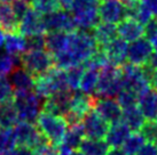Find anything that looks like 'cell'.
I'll return each mask as SVG.
<instances>
[{
    "label": "cell",
    "instance_id": "1",
    "mask_svg": "<svg viewBox=\"0 0 157 155\" xmlns=\"http://www.w3.org/2000/svg\"><path fill=\"white\" fill-rule=\"evenodd\" d=\"M98 48L99 46L91 31L76 30L69 33V45L67 52L69 54L74 66L83 64L90 59Z\"/></svg>",
    "mask_w": 157,
    "mask_h": 155
},
{
    "label": "cell",
    "instance_id": "2",
    "mask_svg": "<svg viewBox=\"0 0 157 155\" xmlns=\"http://www.w3.org/2000/svg\"><path fill=\"white\" fill-rule=\"evenodd\" d=\"M123 89L121 66L105 64L99 72L94 97L96 98H115Z\"/></svg>",
    "mask_w": 157,
    "mask_h": 155
},
{
    "label": "cell",
    "instance_id": "3",
    "mask_svg": "<svg viewBox=\"0 0 157 155\" xmlns=\"http://www.w3.org/2000/svg\"><path fill=\"white\" fill-rule=\"evenodd\" d=\"M44 98H41L33 90L14 92L13 103L16 107L18 119L24 122L35 123L41 112Z\"/></svg>",
    "mask_w": 157,
    "mask_h": 155
},
{
    "label": "cell",
    "instance_id": "4",
    "mask_svg": "<svg viewBox=\"0 0 157 155\" xmlns=\"http://www.w3.org/2000/svg\"><path fill=\"white\" fill-rule=\"evenodd\" d=\"M13 132L16 146L18 147H28L35 151L37 148L51 142L38 129V127L35 125V123L21 121L14 127Z\"/></svg>",
    "mask_w": 157,
    "mask_h": 155
},
{
    "label": "cell",
    "instance_id": "5",
    "mask_svg": "<svg viewBox=\"0 0 157 155\" xmlns=\"http://www.w3.org/2000/svg\"><path fill=\"white\" fill-rule=\"evenodd\" d=\"M36 122L38 129L44 134L52 145H61L64 134L68 129V124L62 116H55L48 113L40 112Z\"/></svg>",
    "mask_w": 157,
    "mask_h": 155
},
{
    "label": "cell",
    "instance_id": "6",
    "mask_svg": "<svg viewBox=\"0 0 157 155\" xmlns=\"http://www.w3.org/2000/svg\"><path fill=\"white\" fill-rule=\"evenodd\" d=\"M20 56L22 66L35 78L47 73L49 70L54 67L53 56L47 50L24 52Z\"/></svg>",
    "mask_w": 157,
    "mask_h": 155
},
{
    "label": "cell",
    "instance_id": "7",
    "mask_svg": "<svg viewBox=\"0 0 157 155\" xmlns=\"http://www.w3.org/2000/svg\"><path fill=\"white\" fill-rule=\"evenodd\" d=\"M41 23L45 32L63 31L67 33H71L78 30L71 13L61 8L52 13L41 15Z\"/></svg>",
    "mask_w": 157,
    "mask_h": 155
},
{
    "label": "cell",
    "instance_id": "8",
    "mask_svg": "<svg viewBox=\"0 0 157 155\" xmlns=\"http://www.w3.org/2000/svg\"><path fill=\"white\" fill-rule=\"evenodd\" d=\"M153 43L150 42L148 39L141 37V38L132 41L127 46L126 62L130 63V64L142 66V65L148 63L151 55H153Z\"/></svg>",
    "mask_w": 157,
    "mask_h": 155
},
{
    "label": "cell",
    "instance_id": "9",
    "mask_svg": "<svg viewBox=\"0 0 157 155\" xmlns=\"http://www.w3.org/2000/svg\"><path fill=\"white\" fill-rule=\"evenodd\" d=\"M82 125L85 137L90 139H103L110 127L109 123L94 110H91L83 116Z\"/></svg>",
    "mask_w": 157,
    "mask_h": 155
},
{
    "label": "cell",
    "instance_id": "10",
    "mask_svg": "<svg viewBox=\"0 0 157 155\" xmlns=\"http://www.w3.org/2000/svg\"><path fill=\"white\" fill-rule=\"evenodd\" d=\"M98 14L100 21L118 24L127 17L126 7L121 0H100Z\"/></svg>",
    "mask_w": 157,
    "mask_h": 155
},
{
    "label": "cell",
    "instance_id": "11",
    "mask_svg": "<svg viewBox=\"0 0 157 155\" xmlns=\"http://www.w3.org/2000/svg\"><path fill=\"white\" fill-rule=\"evenodd\" d=\"M93 110L101 115L109 124L122 120L123 108L115 98H96L94 97Z\"/></svg>",
    "mask_w": 157,
    "mask_h": 155
},
{
    "label": "cell",
    "instance_id": "12",
    "mask_svg": "<svg viewBox=\"0 0 157 155\" xmlns=\"http://www.w3.org/2000/svg\"><path fill=\"white\" fill-rule=\"evenodd\" d=\"M8 83L14 92L33 90L36 78L23 66H17L8 74Z\"/></svg>",
    "mask_w": 157,
    "mask_h": 155
},
{
    "label": "cell",
    "instance_id": "13",
    "mask_svg": "<svg viewBox=\"0 0 157 155\" xmlns=\"http://www.w3.org/2000/svg\"><path fill=\"white\" fill-rule=\"evenodd\" d=\"M17 32L23 37L45 33L41 23V15L31 7L18 23Z\"/></svg>",
    "mask_w": 157,
    "mask_h": 155
},
{
    "label": "cell",
    "instance_id": "14",
    "mask_svg": "<svg viewBox=\"0 0 157 155\" xmlns=\"http://www.w3.org/2000/svg\"><path fill=\"white\" fill-rule=\"evenodd\" d=\"M138 107L147 120H157V90L149 87L138 97Z\"/></svg>",
    "mask_w": 157,
    "mask_h": 155
},
{
    "label": "cell",
    "instance_id": "15",
    "mask_svg": "<svg viewBox=\"0 0 157 155\" xmlns=\"http://www.w3.org/2000/svg\"><path fill=\"white\" fill-rule=\"evenodd\" d=\"M102 48L105 56L109 60V63L116 66H122L124 63H126V52L127 43L122 38H116L109 43H107Z\"/></svg>",
    "mask_w": 157,
    "mask_h": 155
},
{
    "label": "cell",
    "instance_id": "16",
    "mask_svg": "<svg viewBox=\"0 0 157 155\" xmlns=\"http://www.w3.org/2000/svg\"><path fill=\"white\" fill-rule=\"evenodd\" d=\"M116 27H117V34H119V38L131 42L141 38L144 32V25H141L139 22L132 17L124 18L121 23H118Z\"/></svg>",
    "mask_w": 157,
    "mask_h": 155
},
{
    "label": "cell",
    "instance_id": "17",
    "mask_svg": "<svg viewBox=\"0 0 157 155\" xmlns=\"http://www.w3.org/2000/svg\"><path fill=\"white\" fill-rule=\"evenodd\" d=\"M94 105V96L86 95L80 90H74L69 105V112L74 113L77 116L82 117L93 110Z\"/></svg>",
    "mask_w": 157,
    "mask_h": 155
},
{
    "label": "cell",
    "instance_id": "18",
    "mask_svg": "<svg viewBox=\"0 0 157 155\" xmlns=\"http://www.w3.org/2000/svg\"><path fill=\"white\" fill-rule=\"evenodd\" d=\"M45 39H46V50L52 56L66 52L68 49L69 33L67 32H63V31L47 32L45 34Z\"/></svg>",
    "mask_w": 157,
    "mask_h": 155
},
{
    "label": "cell",
    "instance_id": "19",
    "mask_svg": "<svg viewBox=\"0 0 157 155\" xmlns=\"http://www.w3.org/2000/svg\"><path fill=\"white\" fill-rule=\"evenodd\" d=\"M131 134V130L123 121L110 124L108 132L105 135V142L111 147H121L127 137Z\"/></svg>",
    "mask_w": 157,
    "mask_h": 155
},
{
    "label": "cell",
    "instance_id": "20",
    "mask_svg": "<svg viewBox=\"0 0 157 155\" xmlns=\"http://www.w3.org/2000/svg\"><path fill=\"white\" fill-rule=\"evenodd\" d=\"M92 34L95 39L99 47H103L113 39L117 38V27L115 24L105 23V22H99L91 30Z\"/></svg>",
    "mask_w": 157,
    "mask_h": 155
},
{
    "label": "cell",
    "instance_id": "21",
    "mask_svg": "<svg viewBox=\"0 0 157 155\" xmlns=\"http://www.w3.org/2000/svg\"><path fill=\"white\" fill-rule=\"evenodd\" d=\"M18 114L13 103V98L0 104V128L12 129L18 123Z\"/></svg>",
    "mask_w": 157,
    "mask_h": 155
},
{
    "label": "cell",
    "instance_id": "22",
    "mask_svg": "<svg viewBox=\"0 0 157 155\" xmlns=\"http://www.w3.org/2000/svg\"><path fill=\"white\" fill-rule=\"evenodd\" d=\"M0 27L6 33L17 32L18 29V21L12 9V6L2 1H0Z\"/></svg>",
    "mask_w": 157,
    "mask_h": 155
},
{
    "label": "cell",
    "instance_id": "23",
    "mask_svg": "<svg viewBox=\"0 0 157 155\" xmlns=\"http://www.w3.org/2000/svg\"><path fill=\"white\" fill-rule=\"evenodd\" d=\"M84 138H85V135H84L82 123L75 125H68V129L64 134V137H63L61 144L68 147L71 151H75V150L79 148V145L83 142Z\"/></svg>",
    "mask_w": 157,
    "mask_h": 155
},
{
    "label": "cell",
    "instance_id": "24",
    "mask_svg": "<svg viewBox=\"0 0 157 155\" xmlns=\"http://www.w3.org/2000/svg\"><path fill=\"white\" fill-rule=\"evenodd\" d=\"M122 121L130 128L131 131L136 132V131H140L141 127L144 125V117L136 105L133 107L123 108Z\"/></svg>",
    "mask_w": 157,
    "mask_h": 155
},
{
    "label": "cell",
    "instance_id": "25",
    "mask_svg": "<svg viewBox=\"0 0 157 155\" xmlns=\"http://www.w3.org/2000/svg\"><path fill=\"white\" fill-rule=\"evenodd\" d=\"M79 151L85 155H105L109 151V145L102 139L84 138L79 145Z\"/></svg>",
    "mask_w": 157,
    "mask_h": 155
},
{
    "label": "cell",
    "instance_id": "26",
    "mask_svg": "<svg viewBox=\"0 0 157 155\" xmlns=\"http://www.w3.org/2000/svg\"><path fill=\"white\" fill-rule=\"evenodd\" d=\"M99 69H93V67H86L84 72L80 83H79V89L86 95H94L96 85H98V79H99Z\"/></svg>",
    "mask_w": 157,
    "mask_h": 155
},
{
    "label": "cell",
    "instance_id": "27",
    "mask_svg": "<svg viewBox=\"0 0 157 155\" xmlns=\"http://www.w3.org/2000/svg\"><path fill=\"white\" fill-rule=\"evenodd\" d=\"M4 48L10 55H20L25 50V40L24 37L18 32L7 33L5 38Z\"/></svg>",
    "mask_w": 157,
    "mask_h": 155
},
{
    "label": "cell",
    "instance_id": "28",
    "mask_svg": "<svg viewBox=\"0 0 157 155\" xmlns=\"http://www.w3.org/2000/svg\"><path fill=\"white\" fill-rule=\"evenodd\" d=\"M127 17L134 18L135 21H138L141 25H146L151 18H153V14L149 10L140 0L138 4H135L133 7L127 8Z\"/></svg>",
    "mask_w": 157,
    "mask_h": 155
},
{
    "label": "cell",
    "instance_id": "29",
    "mask_svg": "<svg viewBox=\"0 0 157 155\" xmlns=\"http://www.w3.org/2000/svg\"><path fill=\"white\" fill-rule=\"evenodd\" d=\"M144 136L140 134L139 131L130 134V136L127 137V139L123 144V152L125 155H136V153L139 152L141 146L144 144Z\"/></svg>",
    "mask_w": 157,
    "mask_h": 155
},
{
    "label": "cell",
    "instance_id": "30",
    "mask_svg": "<svg viewBox=\"0 0 157 155\" xmlns=\"http://www.w3.org/2000/svg\"><path fill=\"white\" fill-rule=\"evenodd\" d=\"M85 64H78L71 66L67 70V79H68V85L71 90H78L79 89V83L82 80L84 72H85Z\"/></svg>",
    "mask_w": 157,
    "mask_h": 155
},
{
    "label": "cell",
    "instance_id": "31",
    "mask_svg": "<svg viewBox=\"0 0 157 155\" xmlns=\"http://www.w3.org/2000/svg\"><path fill=\"white\" fill-rule=\"evenodd\" d=\"M31 7L35 9L36 12H38L40 15L52 13L54 10L61 8L59 0H35L31 4Z\"/></svg>",
    "mask_w": 157,
    "mask_h": 155
},
{
    "label": "cell",
    "instance_id": "32",
    "mask_svg": "<svg viewBox=\"0 0 157 155\" xmlns=\"http://www.w3.org/2000/svg\"><path fill=\"white\" fill-rule=\"evenodd\" d=\"M16 146L13 129L0 128V153L9 152Z\"/></svg>",
    "mask_w": 157,
    "mask_h": 155
},
{
    "label": "cell",
    "instance_id": "33",
    "mask_svg": "<svg viewBox=\"0 0 157 155\" xmlns=\"http://www.w3.org/2000/svg\"><path fill=\"white\" fill-rule=\"evenodd\" d=\"M25 40V50H46V39L45 33H38V34L28 35L24 38Z\"/></svg>",
    "mask_w": 157,
    "mask_h": 155
},
{
    "label": "cell",
    "instance_id": "34",
    "mask_svg": "<svg viewBox=\"0 0 157 155\" xmlns=\"http://www.w3.org/2000/svg\"><path fill=\"white\" fill-rule=\"evenodd\" d=\"M117 97L118 104L121 105L122 108H128V107H133V106H136L138 105V97L139 96L136 95L135 92H133L132 90H128V89H122V90L118 92Z\"/></svg>",
    "mask_w": 157,
    "mask_h": 155
},
{
    "label": "cell",
    "instance_id": "35",
    "mask_svg": "<svg viewBox=\"0 0 157 155\" xmlns=\"http://www.w3.org/2000/svg\"><path fill=\"white\" fill-rule=\"evenodd\" d=\"M140 134L144 136L146 142L157 144V120L144 121L140 129Z\"/></svg>",
    "mask_w": 157,
    "mask_h": 155
},
{
    "label": "cell",
    "instance_id": "36",
    "mask_svg": "<svg viewBox=\"0 0 157 155\" xmlns=\"http://www.w3.org/2000/svg\"><path fill=\"white\" fill-rule=\"evenodd\" d=\"M14 91L10 85L8 83V80L2 75H0V104L12 99Z\"/></svg>",
    "mask_w": 157,
    "mask_h": 155
},
{
    "label": "cell",
    "instance_id": "37",
    "mask_svg": "<svg viewBox=\"0 0 157 155\" xmlns=\"http://www.w3.org/2000/svg\"><path fill=\"white\" fill-rule=\"evenodd\" d=\"M12 9H13L15 16L17 18L18 23L22 20V17L25 15V13L31 8V6L29 2H26L25 0H14L12 1Z\"/></svg>",
    "mask_w": 157,
    "mask_h": 155
},
{
    "label": "cell",
    "instance_id": "38",
    "mask_svg": "<svg viewBox=\"0 0 157 155\" xmlns=\"http://www.w3.org/2000/svg\"><path fill=\"white\" fill-rule=\"evenodd\" d=\"M144 34L146 35V39H148L150 42L157 37V18L156 17H153L147 24H146Z\"/></svg>",
    "mask_w": 157,
    "mask_h": 155
},
{
    "label": "cell",
    "instance_id": "39",
    "mask_svg": "<svg viewBox=\"0 0 157 155\" xmlns=\"http://www.w3.org/2000/svg\"><path fill=\"white\" fill-rule=\"evenodd\" d=\"M35 155H59V147L52 145L51 142H48L44 146L39 147L33 151Z\"/></svg>",
    "mask_w": 157,
    "mask_h": 155
},
{
    "label": "cell",
    "instance_id": "40",
    "mask_svg": "<svg viewBox=\"0 0 157 155\" xmlns=\"http://www.w3.org/2000/svg\"><path fill=\"white\" fill-rule=\"evenodd\" d=\"M136 155H157V146L154 142H144Z\"/></svg>",
    "mask_w": 157,
    "mask_h": 155
},
{
    "label": "cell",
    "instance_id": "41",
    "mask_svg": "<svg viewBox=\"0 0 157 155\" xmlns=\"http://www.w3.org/2000/svg\"><path fill=\"white\" fill-rule=\"evenodd\" d=\"M7 155H35L33 154V151L28 148V147H16L12 151L8 152Z\"/></svg>",
    "mask_w": 157,
    "mask_h": 155
},
{
    "label": "cell",
    "instance_id": "42",
    "mask_svg": "<svg viewBox=\"0 0 157 155\" xmlns=\"http://www.w3.org/2000/svg\"><path fill=\"white\" fill-rule=\"evenodd\" d=\"M141 1L151 12L154 17L157 18V0H141Z\"/></svg>",
    "mask_w": 157,
    "mask_h": 155
},
{
    "label": "cell",
    "instance_id": "43",
    "mask_svg": "<svg viewBox=\"0 0 157 155\" xmlns=\"http://www.w3.org/2000/svg\"><path fill=\"white\" fill-rule=\"evenodd\" d=\"M59 2H60L61 9H64V10L69 12L72 4H74V0H59Z\"/></svg>",
    "mask_w": 157,
    "mask_h": 155
},
{
    "label": "cell",
    "instance_id": "44",
    "mask_svg": "<svg viewBox=\"0 0 157 155\" xmlns=\"http://www.w3.org/2000/svg\"><path fill=\"white\" fill-rule=\"evenodd\" d=\"M148 64L150 65L155 71H157V50L155 52H153V55H151V57H150Z\"/></svg>",
    "mask_w": 157,
    "mask_h": 155
},
{
    "label": "cell",
    "instance_id": "45",
    "mask_svg": "<svg viewBox=\"0 0 157 155\" xmlns=\"http://www.w3.org/2000/svg\"><path fill=\"white\" fill-rule=\"evenodd\" d=\"M105 155H125V154H124L123 150H121L119 147H113V148H110L109 151L107 152Z\"/></svg>",
    "mask_w": 157,
    "mask_h": 155
},
{
    "label": "cell",
    "instance_id": "46",
    "mask_svg": "<svg viewBox=\"0 0 157 155\" xmlns=\"http://www.w3.org/2000/svg\"><path fill=\"white\" fill-rule=\"evenodd\" d=\"M123 4H124V6L127 8H131V7H133L135 4H138L140 0H121Z\"/></svg>",
    "mask_w": 157,
    "mask_h": 155
},
{
    "label": "cell",
    "instance_id": "47",
    "mask_svg": "<svg viewBox=\"0 0 157 155\" xmlns=\"http://www.w3.org/2000/svg\"><path fill=\"white\" fill-rule=\"evenodd\" d=\"M150 87H153L155 90H157V71H155L153 78H151V81H150Z\"/></svg>",
    "mask_w": 157,
    "mask_h": 155
},
{
    "label": "cell",
    "instance_id": "48",
    "mask_svg": "<svg viewBox=\"0 0 157 155\" xmlns=\"http://www.w3.org/2000/svg\"><path fill=\"white\" fill-rule=\"evenodd\" d=\"M6 34H7V33H6V32L0 27V47H4V42H5Z\"/></svg>",
    "mask_w": 157,
    "mask_h": 155
},
{
    "label": "cell",
    "instance_id": "49",
    "mask_svg": "<svg viewBox=\"0 0 157 155\" xmlns=\"http://www.w3.org/2000/svg\"><path fill=\"white\" fill-rule=\"evenodd\" d=\"M69 155H85V154H84V153H82L80 151H76V150H75V151L70 152Z\"/></svg>",
    "mask_w": 157,
    "mask_h": 155
},
{
    "label": "cell",
    "instance_id": "50",
    "mask_svg": "<svg viewBox=\"0 0 157 155\" xmlns=\"http://www.w3.org/2000/svg\"><path fill=\"white\" fill-rule=\"evenodd\" d=\"M0 1H2V2H7V4H8V2H10V1H14V0H0Z\"/></svg>",
    "mask_w": 157,
    "mask_h": 155
},
{
    "label": "cell",
    "instance_id": "51",
    "mask_svg": "<svg viewBox=\"0 0 157 155\" xmlns=\"http://www.w3.org/2000/svg\"><path fill=\"white\" fill-rule=\"evenodd\" d=\"M25 1H26V2H29V4H32V2H33V1H35V0H25Z\"/></svg>",
    "mask_w": 157,
    "mask_h": 155
},
{
    "label": "cell",
    "instance_id": "52",
    "mask_svg": "<svg viewBox=\"0 0 157 155\" xmlns=\"http://www.w3.org/2000/svg\"><path fill=\"white\" fill-rule=\"evenodd\" d=\"M156 146H157V144H156Z\"/></svg>",
    "mask_w": 157,
    "mask_h": 155
}]
</instances>
